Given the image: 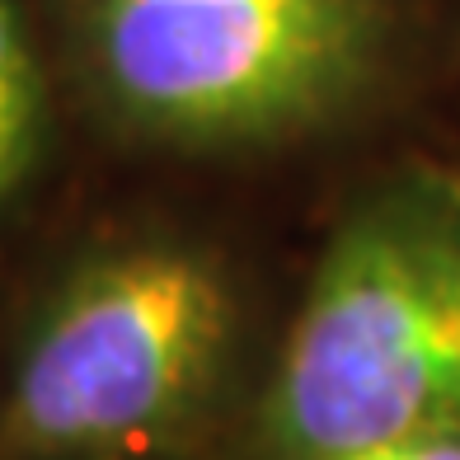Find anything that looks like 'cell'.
I'll return each mask as SVG.
<instances>
[{
    "instance_id": "6da1fadb",
    "label": "cell",
    "mask_w": 460,
    "mask_h": 460,
    "mask_svg": "<svg viewBox=\"0 0 460 460\" xmlns=\"http://www.w3.org/2000/svg\"><path fill=\"white\" fill-rule=\"evenodd\" d=\"M85 90L164 146L291 141L358 103L394 0H61Z\"/></svg>"
},
{
    "instance_id": "277c9868",
    "label": "cell",
    "mask_w": 460,
    "mask_h": 460,
    "mask_svg": "<svg viewBox=\"0 0 460 460\" xmlns=\"http://www.w3.org/2000/svg\"><path fill=\"white\" fill-rule=\"evenodd\" d=\"M43 137V80L14 0H0V202L29 174Z\"/></svg>"
},
{
    "instance_id": "5b68a950",
    "label": "cell",
    "mask_w": 460,
    "mask_h": 460,
    "mask_svg": "<svg viewBox=\"0 0 460 460\" xmlns=\"http://www.w3.org/2000/svg\"><path fill=\"white\" fill-rule=\"evenodd\" d=\"M320 460H460V432H409V437H385L352 451H333Z\"/></svg>"
},
{
    "instance_id": "7a4b0ae2",
    "label": "cell",
    "mask_w": 460,
    "mask_h": 460,
    "mask_svg": "<svg viewBox=\"0 0 460 460\" xmlns=\"http://www.w3.org/2000/svg\"><path fill=\"white\" fill-rule=\"evenodd\" d=\"M409 432H460V202L442 193L376 198L339 226L268 394L282 460Z\"/></svg>"
},
{
    "instance_id": "3957f363",
    "label": "cell",
    "mask_w": 460,
    "mask_h": 460,
    "mask_svg": "<svg viewBox=\"0 0 460 460\" xmlns=\"http://www.w3.org/2000/svg\"><path fill=\"white\" fill-rule=\"evenodd\" d=\"M235 305L202 254L122 249L57 291L10 385V432L33 451L141 442L193 413L226 358Z\"/></svg>"
}]
</instances>
